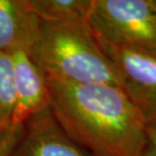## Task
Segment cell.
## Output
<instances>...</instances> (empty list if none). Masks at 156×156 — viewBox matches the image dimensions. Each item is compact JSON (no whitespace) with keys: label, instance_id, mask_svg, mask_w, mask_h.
<instances>
[{"label":"cell","instance_id":"1","mask_svg":"<svg viewBox=\"0 0 156 156\" xmlns=\"http://www.w3.org/2000/svg\"><path fill=\"white\" fill-rule=\"evenodd\" d=\"M47 80L53 113L77 144L93 154L141 156L147 124L120 86Z\"/></svg>","mask_w":156,"mask_h":156},{"label":"cell","instance_id":"2","mask_svg":"<svg viewBox=\"0 0 156 156\" xmlns=\"http://www.w3.org/2000/svg\"><path fill=\"white\" fill-rule=\"evenodd\" d=\"M30 57L48 76L80 84H116L117 78L88 20L41 26Z\"/></svg>","mask_w":156,"mask_h":156},{"label":"cell","instance_id":"3","mask_svg":"<svg viewBox=\"0 0 156 156\" xmlns=\"http://www.w3.org/2000/svg\"><path fill=\"white\" fill-rule=\"evenodd\" d=\"M88 21L102 42L156 57V0H93Z\"/></svg>","mask_w":156,"mask_h":156},{"label":"cell","instance_id":"4","mask_svg":"<svg viewBox=\"0 0 156 156\" xmlns=\"http://www.w3.org/2000/svg\"><path fill=\"white\" fill-rule=\"evenodd\" d=\"M118 85L146 124L156 121V57L108 45L98 40Z\"/></svg>","mask_w":156,"mask_h":156},{"label":"cell","instance_id":"5","mask_svg":"<svg viewBox=\"0 0 156 156\" xmlns=\"http://www.w3.org/2000/svg\"><path fill=\"white\" fill-rule=\"evenodd\" d=\"M13 65L15 105L11 133L20 138L24 124L33 116L50 108V90L45 73L27 52L9 53Z\"/></svg>","mask_w":156,"mask_h":156},{"label":"cell","instance_id":"6","mask_svg":"<svg viewBox=\"0 0 156 156\" xmlns=\"http://www.w3.org/2000/svg\"><path fill=\"white\" fill-rule=\"evenodd\" d=\"M9 156H95L74 141L51 107L33 116Z\"/></svg>","mask_w":156,"mask_h":156},{"label":"cell","instance_id":"7","mask_svg":"<svg viewBox=\"0 0 156 156\" xmlns=\"http://www.w3.org/2000/svg\"><path fill=\"white\" fill-rule=\"evenodd\" d=\"M42 20L29 0H0V52H27L38 42Z\"/></svg>","mask_w":156,"mask_h":156},{"label":"cell","instance_id":"8","mask_svg":"<svg viewBox=\"0 0 156 156\" xmlns=\"http://www.w3.org/2000/svg\"><path fill=\"white\" fill-rule=\"evenodd\" d=\"M15 105L13 65L9 53L0 52V156H9L20 138L11 133Z\"/></svg>","mask_w":156,"mask_h":156},{"label":"cell","instance_id":"9","mask_svg":"<svg viewBox=\"0 0 156 156\" xmlns=\"http://www.w3.org/2000/svg\"><path fill=\"white\" fill-rule=\"evenodd\" d=\"M93 0H29L43 23H68L88 20Z\"/></svg>","mask_w":156,"mask_h":156},{"label":"cell","instance_id":"10","mask_svg":"<svg viewBox=\"0 0 156 156\" xmlns=\"http://www.w3.org/2000/svg\"><path fill=\"white\" fill-rule=\"evenodd\" d=\"M141 156H156V121L147 124L145 145Z\"/></svg>","mask_w":156,"mask_h":156},{"label":"cell","instance_id":"11","mask_svg":"<svg viewBox=\"0 0 156 156\" xmlns=\"http://www.w3.org/2000/svg\"><path fill=\"white\" fill-rule=\"evenodd\" d=\"M95 156H107V155H104V154H94Z\"/></svg>","mask_w":156,"mask_h":156}]
</instances>
